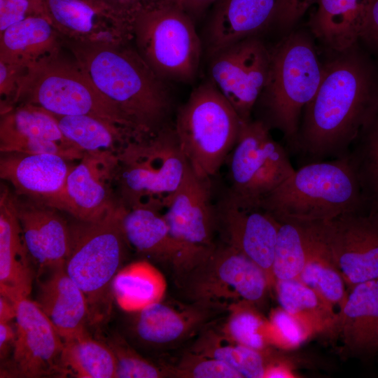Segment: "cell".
<instances>
[{"label":"cell","instance_id":"4316f807","mask_svg":"<svg viewBox=\"0 0 378 378\" xmlns=\"http://www.w3.org/2000/svg\"><path fill=\"white\" fill-rule=\"evenodd\" d=\"M0 36V62L23 69L64 47L62 36L45 15L29 17Z\"/></svg>","mask_w":378,"mask_h":378},{"label":"cell","instance_id":"1f68e13d","mask_svg":"<svg viewBox=\"0 0 378 378\" xmlns=\"http://www.w3.org/2000/svg\"><path fill=\"white\" fill-rule=\"evenodd\" d=\"M314 222H279L272 265L275 280L298 279L317 244Z\"/></svg>","mask_w":378,"mask_h":378},{"label":"cell","instance_id":"9a60e30c","mask_svg":"<svg viewBox=\"0 0 378 378\" xmlns=\"http://www.w3.org/2000/svg\"><path fill=\"white\" fill-rule=\"evenodd\" d=\"M162 213L172 236L197 260L214 246L216 208L211 203V178L188 166L186 176Z\"/></svg>","mask_w":378,"mask_h":378},{"label":"cell","instance_id":"d590c367","mask_svg":"<svg viewBox=\"0 0 378 378\" xmlns=\"http://www.w3.org/2000/svg\"><path fill=\"white\" fill-rule=\"evenodd\" d=\"M348 156L365 210L378 211V111L351 144Z\"/></svg>","mask_w":378,"mask_h":378},{"label":"cell","instance_id":"74e56055","mask_svg":"<svg viewBox=\"0 0 378 378\" xmlns=\"http://www.w3.org/2000/svg\"><path fill=\"white\" fill-rule=\"evenodd\" d=\"M255 304L241 302L231 306L228 316L218 329L231 340L262 353L270 344L268 321L257 312Z\"/></svg>","mask_w":378,"mask_h":378},{"label":"cell","instance_id":"5b68a950","mask_svg":"<svg viewBox=\"0 0 378 378\" xmlns=\"http://www.w3.org/2000/svg\"><path fill=\"white\" fill-rule=\"evenodd\" d=\"M38 106L58 115H90L144 136L106 97L74 58L61 51L24 68L13 103Z\"/></svg>","mask_w":378,"mask_h":378},{"label":"cell","instance_id":"484cf974","mask_svg":"<svg viewBox=\"0 0 378 378\" xmlns=\"http://www.w3.org/2000/svg\"><path fill=\"white\" fill-rule=\"evenodd\" d=\"M337 334L347 353L369 357L378 351V279L355 285L339 310Z\"/></svg>","mask_w":378,"mask_h":378},{"label":"cell","instance_id":"ee69618b","mask_svg":"<svg viewBox=\"0 0 378 378\" xmlns=\"http://www.w3.org/2000/svg\"><path fill=\"white\" fill-rule=\"evenodd\" d=\"M318 0H278L274 19L283 27H289L296 22Z\"/></svg>","mask_w":378,"mask_h":378},{"label":"cell","instance_id":"ba28073f","mask_svg":"<svg viewBox=\"0 0 378 378\" xmlns=\"http://www.w3.org/2000/svg\"><path fill=\"white\" fill-rule=\"evenodd\" d=\"M322 76L313 46L304 36H290L270 54L260 120L283 134L289 151L296 143L302 110L314 97Z\"/></svg>","mask_w":378,"mask_h":378},{"label":"cell","instance_id":"836d02e7","mask_svg":"<svg viewBox=\"0 0 378 378\" xmlns=\"http://www.w3.org/2000/svg\"><path fill=\"white\" fill-rule=\"evenodd\" d=\"M191 352L223 361L242 378H263L268 353L244 346L224 335L218 328H204Z\"/></svg>","mask_w":378,"mask_h":378},{"label":"cell","instance_id":"83f0119b","mask_svg":"<svg viewBox=\"0 0 378 378\" xmlns=\"http://www.w3.org/2000/svg\"><path fill=\"white\" fill-rule=\"evenodd\" d=\"M372 0H318L311 26L335 50L344 52L361 36Z\"/></svg>","mask_w":378,"mask_h":378},{"label":"cell","instance_id":"ac0fdd59","mask_svg":"<svg viewBox=\"0 0 378 378\" xmlns=\"http://www.w3.org/2000/svg\"><path fill=\"white\" fill-rule=\"evenodd\" d=\"M25 198L13 196V202L36 276L65 264L70 247V224L59 210Z\"/></svg>","mask_w":378,"mask_h":378},{"label":"cell","instance_id":"f907efd6","mask_svg":"<svg viewBox=\"0 0 378 378\" xmlns=\"http://www.w3.org/2000/svg\"><path fill=\"white\" fill-rule=\"evenodd\" d=\"M144 8L156 6L164 3H167L169 0H141Z\"/></svg>","mask_w":378,"mask_h":378},{"label":"cell","instance_id":"f6af8a7d","mask_svg":"<svg viewBox=\"0 0 378 378\" xmlns=\"http://www.w3.org/2000/svg\"><path fill=\"white\" fill-rule=\"evenodd\" d=\"M24 69L0 62L1 96L14 101L18 83Z\"/></svg>","mask_w":378,"mask_h":378},{"label":"cell","instance_id":"bcb514c9","mask_svg":"<svg viewBox=\"0 0 378 378\" xmlns=\"http://www.w3.org/2000/svg\"><path fill=\"white\" fill-rule=\"evenodd\" d=\"M15 337V326H12L10 322L0 323V358L1 364L7 361L8 356L13 352Z\"/></svg>","mask_w":378,"mask_h":378},{"label":"cell","instance_id":"7402d4cb","mask_svg":"<svg viewBox=\"0 0 378 378\" xmlns=\"http://www.w3.org/2000/svg\"><path fill=\"white\" fill-rule=\"evenodd\" d=\"M122 225L130 246L170 267L174 276L198 261L172 236L160 211L148 208L127 209L123 206Z\"/></svg>","mask_w":378,"mask_h":378},{"label":"cell","instance_id":"d4e9b609","mask_svg":"<svg viewBox=\"0 0 378 378\" xmlns=\"http://www.w3.org/2000/svg\"><path fill=\"white\" fill-rule=\"evenodd\" d=\"M205 31L209 57L251 37L274 18L278 0H218Z\"/></svg>","mask_w":378,"mask_h":378},{"label":"cell","instance_id":"e0dca14e","mask_svg":"<svg viewBox=\"0 0 378 378\" xmlns=\"http://www.w3.org/2000/svg\"><path fill=\"white\" fill-rule=\"evenodd\" d=\"M217 230L226 244L253 260L265 273L270 287L279 222L261 209H244L227 196L216 207Z\"/></svg>","mask_w":378,"mask_h":378},{"label":"cell","instance_id":"3957f363","mask_svg":"<svg viewBox=\"0 0 378 378\" xmlns=\"http://www.w3.org/2000/svg\"><path fill=\"white\" fill-rule=\"evenodd\" d=\"M260 209L279 222L323 221L366 211L349 156L304 164L267 195Z\"/></svg>","mask_w":378,"mask_h":378},{"label":"cell","instance_id":"e575fe53","mask_svg":"<svg viewBox=\"0 0 378 378\" xmlns=\"http://www.w3.org/2000/svg\"><path fill=\"white\" fill-rule=\"evenodd\" d=\"M64 377L78 378H115L116 360L106 343L87 333L64 342L62 354Z\"/></svg>","mask_w":378,"mask_h":378},{"label":"cell","instance_id":"8992f818","mask_svg":"<svg viewBox=\"0 0 378 378\" xmlns=\"http://www.w3.org/2000/svg\"><path fill=\"white\" fill-rule=\"evenodd\" d=\"M242 122L211 80L191 92L173 125L181 151L196 175L211 178L218 173L237 141Z\"/></svg>","mask_w":378,"mask_h":378},{"label":"cell","instance_id":"f546056e","mask_svg":"<svg viewBox=\"0 0 378 378\" xmlns=\"http://www.w3.org/2000/svg\"><path fill=\"white\" fill-rule=\"evenodd\" d=\"M280 307L309 332L337 334L339 314L312 288L298 279L276 280Z\"/></svg>","mask_w":378,"mask_h":378},{"label":"cell","instance_id":"2e32d148","mask_svg":"<svg viewBox=\"0 0 378 378\" xmlns=\"http://www.w3.org/2000/svg\"><path fill=\"white\" fill-rule=\"evenodd\" d=\"M118 156L109 152L85 153L70 171L62 192L46 205L78 220L92 221L103 216L115 205L111 186L116 178Z\"/></svg>","mask_w":378,"mask_h":378},{"label":"cell","instance_id":"603a6c76","mask_svg":"<svg viewBox=\"0 0 378 378\" xmlns=\"http://www.w3.org/2000/svg\"><path fill=\"white\" fill-rule=\"evenodd\" d=\"M35 302L51 321L64 342L88 332V307L85 296L68 275L64 264L36 276Z\"/></svg>","mask_w":378,"mask_h":378},{"label":"cell","instance_id":"816d5d0a","mask_svg":"<svg viewBox=\"0 0 378 378\" xmlns=\"http://www.w3.org/2000/svg\"><path fill=\"white\" fill-rule=\"evenodd\" d=\"M37 1H39L42 2V0H37Z\"/></svg>","mask_w":378,"mask_h":378},{"label":"cell","instance_id":"277c9868","mask_svg":"<svg viewBox=\"0 0 378 378\" xmlns=\"http://www.w3.org/2000/svg\"><path fill=\"white\" fill-rule=\"evenodd\" d=\"M122 205L115 204L97 220H77L70 225L64 267L85 296L89 326L103 325L111 314L112 283L130 246L122 229Z\"/></svg>","mask_w":378,"mask_h":378},{"label":"cell","instance_id":"7c38bea8","mask_svg":"<svg viewBox=\"0 0 378 378\" xmlns=\"http://www.w3.org/2000/svg\"><path fill=\"white\" fill-rule=\"evenodd\" d=\"M319 240L348 287L378 279V211L314 222Z\"/></svg>","mask_w":378,"mask_h":378},{"label":"cell","instance_id":"44dd1931","mask_svg":"<svg viewBox=\"0 0 378 378\" xmlns=\"http://www.w3.org/2000/svg\"><path fill=\"white\" fill-rule=\"evenodd\" d=\"M71 160L57 154L1 153L0 176L18 195L48 204L63 190L74 167Z\"/></svg>","mask_w":378,"mask_h":378},{"label":"cell","instance_id":"8d00e7d4","mask_svg":"<svg viewBox=\"0 0 378 378\" xmlns=\"http://www.w3.org/2000/svg\"><path fill=\"white\" fill-rule=\"evenodd\" d=\"M327 303L339 310L347 299L345 281L339 270L326 254L320 240L298 279Z\"/></svg>","mask_w":378,"mask_h":378},{"label":"cell","instance_id":"d6986e66","mask_svg":"<svg viewBox=\"0 0 378 378\" xmlns=\"http://www.w3.org/2000/svg\"><path fill=\"white\" fill-rule=\"evenodd\" d=\"M46 17L63 41L123 45L132 27L89 0H42Z\"/></svg>","mask_w":378,"mask_h":378},{"label":"cell","instance_id":"681fc988","mask_svg":"<svg viewBox=\"0 0 378 378\" xmlns=\"http://www.w3.org/2000/svg\"><path fill=\"white\" fill-rule=\"evenodd\" d=\"M17 304L8 298L0 296V323L11 322L16 316Z\"/></svg>","mask_w":378,"mask_h":378},{"label":"cell","instance_id":"30bf717a","mask_svg":"<svg viewBox=\"0 0 378 378\" xmlns=\"http://www.w3.org/2000/svg\"><path fill=\"white\" fill-rule=\"evenodd\" d=\"M191 303L218 310L241 302L261 303L270 287L265 272L236 248L214 246L202 258L175 276Z\"/></svg>","mask_w":378,"mask_h":378},{"label":"cell","instance_id":"c3c4849f","mask_svg":"<svg viewBox=\"0 0 378 378\" xmlns=\"http://www.w3.org/2000/svg\"><path fill=\"white\" fill-rule=\"evenodd\" d=\"M218 0H169L189 14L193 19L199 17L203 12Z\"/></svg>","mask_w":378,"mask_h":378},{"label":"cell","instance_id":"7dc6e473","mask_svg":"<svg viewBox=\"0 0 378 378\" xmlns=\"http://www.w3.org/2000/svg\"><path fill=\"white\" fill-rule=\"evenodd\" d=\"M361 36L378 47V0L371 1Z\"/></svg>","mask_w":378,"mask_h":378},{"label":"cell","instance_id":"ab89813d","mask_svg":"<svg viewBox=\"0 0 378 378\" xmlns=\"http://www.w3.org/2000/svg\"><path fill=\"white\" fill-rule=\"evenodd\" d=\"M172 375L190 378H242L241 375L218 359L190 351L172 370Z\"/></svg>","mask_w":378,"mask_h":378},{"label":"cell","instance_id":"7bdbcfd3","mask_svg":"<svg viewBox=\"0 0 378 378\" xmlns=\"http://www.w3.org/2000/svg\"><path fill=\"white\" fill-rule=\"evenodd\" d=\"M132 27L133 22L144 8L141 0H89Z\"/></svg>","mask_w":378,"mask_h":378},{"label":"cell","instance_id":"9c48e42d","mask_svg":"<svg viewBox=\"0 0 378 378\" xmlns=\"http://www.w3.org/2000/svg\"><path fill=\"white\" fill-rule=\"evenodd\" d=\"M134 46L162 80L190 83L196 77L202 45L194 19L172 3L143 8L132 26Z\"/></svg>","mask_w":378,"mask_h":378},{"label":"cell","instance_id":"ffe728a7","mask_svg":"<svg viewBox=\"0 0 378 378\" xmlns=\"http://www.w3.org/2000/svg\"><path fill=\"white\" fill-rule=\"evenodd\" d=\"M213 309L190 303L176 307L162 300L130 312L127 331L141 345L160 349L183 342L204 326Z\"/></svg>","mask_w":378,"mask_h":378},{"label":"cell","instance_id":"6da1fadb","mask_svg":"<svg viewBox=\"0 0 378 378\" xmlns=\"http://www.w3.org/2000/svg\"><path fill=\"white\" fill-rule=\"evenodd\" d=\"M292 151L307 162L340 158L378 111V80L362 58L349 55L323 69L318 89L304 109Z\"/></svg>","mask_w":378,"mask_h":378},{"label":"cell","instance_id":"cb8c5ba5","mask_svg":"<svg viewBox=\"0 0 378 378\" xmlns=\"http://www.w3.org/2000/svg\"><path fill=\"white\" fill-rule=\"evenodd\" d=\"M35 269L17 217L13 196L4 190L0 197V293L12 302L28 298Z\"/></svg>","mask_w":378,"mask_h":378},{"label":"cell","instance_id":"5bb4252c","mask_svg":"<svg viewBox=\"0 0 378 378\" xmlns=\"http://www.w3.org/2000/svg\"><path fill=\"white\" fill-rule=\"evenodd\" d=\"M15 321L12 357L1 368V377H64V341L36 302L28 298L19 300Z\"/></svg>","mask_w":378,"mask_h":378},{"label":"cell","instance_id":"f1b7e54d","mask_svg":"<svg viewBox=\"0 0 378 378\" xmlns=\"http://www.w3.org/2000/svg\"><path fill=\"white\" fill-rule=\"evenodd\" d=\"M52 115L64 136L84 153L109 152L118 155L130 143L145 139L131 130L95 117Z\"/></svg>","mask_w":378,"mask_h":378},{"label":"cell","instance_id":"f35d334b","mask_svg":"<svg viewBox=\"0 0 378 378\" xmlns=\"http://www.w3.org/2000/svg\"><path fill=\"white\" fill-rule=\"evenodd\" d=\"M106 344L116 360L115 378H159L172 374L170 368L144 358L120 335H112Z\"/></svg>","mask_w":378,"mask_h":378},{"label":"cell","instance_id":"7a4b0ae2","mask_svg":"<svg viewBox=\"0 0 378 378\" xmlns=\"http://www.w3.org/2000/svg\"><path fill=\"white\" fill-rule=\"evenodd\" d=\"M96 88L146 136L171 125L172 97L165 81L131 43L123 45L63 41Z\"/></svg>","mask_w":378,"mask_h":378},{"label":"cell","instance_id":"4dcf8cb0","mask_svg":"<svg viewBox=\"0 0 378 378\" xmlns=\"http://www.w3.org/2000/svg\"><path fill=\"white\" fill-rule=\"evenodd\" d=\"M163 274L146 260L120 268L112 283L114 300L123 311H140L163 300L167 290Z\"/></svg>","mask_w":378,"mask_h":378},{"label":"cell","instance_id":"8fae6325","mask_svg":"<svg viewBox=\"0 0 378 378\" xmlns=\"http://www.w3.org/2000/svg\"><path fill=\"white\" fill-rule=\"evenodd\" d=\"M227 158L230 187L227 196L244 209H260L262 200L295 171L288 151L260 120L242 122Z\"/></svg>","mask_w":378,"mask_h":378},{"label":"cell","instance_id":"d6a6232c","mask_svg":"<svg viewBox=\"0 0 378 378\" xmlns=\"http://www.w3.org/2000/svg\"><path fill=\"white\" fill-rule=\"evenodd\" d=\"M31 139L54 141L66 149L84 153L64 136L55 117L43 108L25 104L4 113L0 125V147Z\"/></svg>","mask_w":378,"mask_h":378},{"label":"cell","instance_id":"4fadbf2b","mask_svg":"<svg viewBox=\"0 0 378 378\" xmlns=\"http://www.w3.org/2000/svg\"><path fill=\"white\" fill-rule=\"evenodd\" d=\"M211 80L243 121L251 112L266 85L270 53L258 39L248 37L209 57Z\"/></svg>","mask_w":378,"mask_h":378},{"label":"cell","instance_id":"b9f144b4","mask_svg":"<svg viewBox=\"0 0 378 378\" xmlns=\"http://www.w3.org/2000/svg\"><path fill=\"white\" fill-rule=\"evenodd\" d=\"M35 15H45L43 4L39 1L0 0V32Z\"/></svg>","mask_w":378,"mask_h":378},{"label":"cell","instance_id":"60d3db41","mask_svg":"<svg viewBox=\"0 0 378 378\" xmlns=\"http://www.w3.org/2000/svg\"><path fill=\"white\" fill-rule=\"evenodd\" d=\"M311 335L293 316L281 307L274 309L268 321L270 344L279 347H296Z\"/></svg>","mask_w":378,"mask_h":378},{"label":"cell","instance_id":"52a82bcc","mask_svg":"<svg viewBox=\"0 0 378 378\" xmlns=\"http://www.w3.org/2000/svg\"><path fill=\"white\" fill-rule=\"evenodd\" d=\"M115 182L120 204L161 212L183 182L188 163L169 125L149 137L130 143L118 155Z\"/></svg>","mask_w":378,"mask_h":378}]
</instances>
